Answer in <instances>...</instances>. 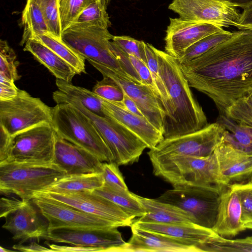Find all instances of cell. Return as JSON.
<instances>
[{
  "label": "cell",
  "mask_w": 252,
  "mask_h": 252,
  "mask_svg": "<svg viewBox=\"0 0 252 252\" xmlns=\"http://www.w3.org/2000/svg\"><path fill=\"white\" fill-rule=\"evenodd\" d=\"M180 64L189 87L207 95L220 114L225 115L231 105L252 90V31L234 32L227 40Z\"/></svg>",
  "instance_id": "cell-1"
},
{
  "label": "cell",
  "mask_w": 252,
  "mask_h": 252,
  "mask_svg": "<svg viewBox=\"0 0 252 252\" xmlns=\"http://www.w3.org/2000/svg\"><path fill=\"white\" fill-rule=\"evenodd\" d=\"M159 73L170 96L172 114L166 122L164 138L199 130L208 125L202 107L195 99L178 59L155 48Z\"/></svg>",
  "instance_id": "cell-2"
},
{
  "label": "cell",
  "mask_w": 252,
  "mask_h": 252,
  "mask_svg": "<svg viewBox=\"0 0 252 252\" xmlns=\"http://www.w3.org/2000/svg\"><path fill=\"white\" fill-rule=\"evenodd\" d=\"M153 172L174 188L201 187L221 190L230 184L221 174L215 154L203 157L148 154Z\"/></svg>",
  "instance_id": "cell-3"
},
{
  "label": "cell",
  "mask_w": 252,
  "mask_h": 252,
  "mask_svg": "<svg viewBox=\"0 0 252 252\" xmlns=\"http://www.w3.org/2000/svg\"><path fill=\"white\" fill-rule=\"evenodd\" d=\"M52 125L57 135L89 151L101 162L114 161L113 154L93 122L71 104L63 102L52 107Z\"/></svg>",
  "instance_id": "cell-4"
},
{
  "label": "cell",
  "mask_w": 252,
  "mask_h": 252,
  "mask_svg": "<svg viewBox=\"0 0 252 252\" xmlns=\"http://www.w3.org/2000/svg\"><path fill=\"white\" fill-rule=\"evenodd\" d=\"M53 98L56 104L63 102L71 104L93 122L113 154V162L118 166L137 162L147 148L141 139L119 122L91 112L78 100L59 91L53 93Z\"/></svg>",
  "instance_id": "cell-5"
},
{
  "label": "cell",
  "mask_w": 252,
  "mask_h": 252,
  "mask_svg": "<svg viewBox=\"0 0 252 252\" xmlns=\"http://www.w3.org/2000/svg\"><path fill=\"white\" fill-rule=\"evenodd\" d=\"M67 175L57 165L6 162L0 163V192L15 194L24 201H31L59 179Z\"/></svg>",
  "instance_id": "cell-6"
},
{
  "label": "cell",
  "mask_w": 252,
  "mask_h": 252,
  "mask_svg": "<svg viewBox=\"0 0 252 252\" xmlns=\"http://www.w3.org/2000/svg\"><path fill=\"white\" fill-rule=\"evenodd\" d=\"M223 190L218 188L175 187L157 199L183 210L190 216L195 224L212 229L217 219L220 194Z\"/></svg>",
  "instance_id": "cell-7"
},
{
  "label": "cell",
  "mask_w": 252,
  "mask_h": 252,
  "mask_svg": "<svg viewBox=\"0 0 252 252\" xmlns=\"http://www.w3.org/2000/svg\"><path fill=\"white\" fill-rule=\"evenodd\" d=\"M113 36L106 28L72 24L63 32L62 38L88 61H94L126 75L110 49Z\"/></svg>",
  "instance_id": "cell-8"
},
{
  "label": "cell",
  "mask_w": 252,
  "mask_h": 252,
  "mask_svg": "<svg viewBox=\"0 0 252 252\" xmlns=\"http://www.w3.org/2000/svg\"><path fill=\"white\" fill-rule=\"evenodd\" d=\"M52 124V108L19 89L12 99L0 101V126L11 136L43 124Z\"/></svg>",
  "instance_id": "cell-9"
},
{
  "label": "cell",
  "mask_w": 252,
  "mask_h": 252,
  "mask_svg": "<svg viewBox=\"0 0 252 252\" xmlns=\"http://www.w3.org/2000/svg\"><path fill=\"white\" fill-rule=\"evenodd\" d=\"M56 137V132L50 124H41L18 133L11 136L6 162L52 163Z\"/></svg>",
  "instance_id": "cell-10"
},
{
  "label": "cell",
  "mask_w": 252,
  "mask_h": 252,
  "mask_svg": "<svg viewBox=\"0 0 252 252\" xmlns=\"http://www.w3.org/2000/svg\"><path fill=\"white\" fill-rule=\"evenodd\" d=\"M88 62L103 76L111 78L120 86L135 101L146 119L164 134L166 113L158 94L147 85L137 83L112 68L94 61Z\"/></svg>",
  "instance_id": "cell-11"
},
{
  "label": "cell",
  "mask_w": 252,
  "mask_h": 252,
  "mask_svg": "<svg viewBox=\"0 0 252 252\" xmlns=\"http://www.w3.org/2000/svg\"><path fill=\"white\" fill-rule=\"evenodd\" d=\"M222 135V128L215 122L193 132L164 138L148 154L207 157L214 153Z\"/></svg>",
  "instance_id": "cell-12"
},
{
  "label": "cell",
  "mask_w": 252,
  "mask_h": 252,
  "mask_svg": "<svg viewBox=\"0 0 252 252\" xmlns=\"http://www.w3.org/2000/svg\"><path fill=\"white\" fill-rule=\"evenodd\" d=\"M168 8L184 19L222 28L236 27L241 17L235 7L220 0H172Z\"/></svg>",
  "instance_id": "cell-13"
},
{
  "label": "cell",
  "mask_w": 252,
  "mask_h": 252,
  "mask_svg": "<svg viewBox=\"0 0 252 252\" xmlns=\"http://www.w3.org/2000/svg\"><path fill=\"white\" fill-rule=\"evenodd\" d=\"M48 221V230L62 227H119L115 223L36 193L31 200Z\"/></svg>",
  "instance_id": "cell-14"
},
{
  "label": "cell",
  "mask_w": 252,
  "mask_h": 252,
  "mask_svg": "<svg viewBox=\"0 0 252 252\" xmlns=\"http://www.w3.org/2000/svg\"><path fill=\"white\" fill-rule=\"evenodd\" d=\"M118 227H62L48 230L43 239L72 246L112 252L126 243Z\"/></svg>",
  "instance_id": "cell-15"
},
{
  "label": "cell",
  "mask_w": 252,
  "mask_h": 252,
  "mask_svg": "<svg viewBox=\"0 0 252 252\" xmlns=\"http://www.w3.org/2000/svg\"><path fill=\"white\" fill-rule=\"evenodd\" d=\"M36 193L109 220L117 224L119 227L130 226L134 219L118 205L93 191L68 193L41 191Z\"/></svg>",
  "instance_id": "cell-16"
},
{
  "label": "cell",
  "mask_w": 252,
  "mask_h": 252,
  "mask_svg": "<svg viewBox=\"0 0 252 252\" xmlns=\"http://www.w3.org/2000/svg\"><path fill=\"white\" fill-rule=\"evenodd\" d=\"M224 29L220 27L179 18H169L165 31V52L179 59L191 45L214 33Z\"/></svg>",
  "instance_id": "cell-17"
},
{
  "label": "cell",
  "mask_w": 252,
  "mask_h": 252,
  "mask_svg": "<svg viewBox=\"0 0 252 252\" xmlns=\"http://www.w3.org/2000/svg\"><path fill=\"white\" fill-rule=\"evenodd\" d=\"M53 163L67 175L101 173L103 162L89 151L56 134Z\"/></svg>",
  "instance_id": "cell-18"
},
{
  "label": "cell",
  "mask_w": 252,
  "mask_h": 252,
  "mask_svg": "<svg viewBox=\"0 0 252 252\" xmlns=\"http://www.w3.org/2000/svg\"><path fill=\"white\" fill-rule=\"evenodd\" d=\"M4 218L5 222L2 228L12 235L13 240L19 241V244L29 240L43 239L48 231V224L43 223L30 201H25Z\"/></svg>",
  "instance_id": "cell-19"
},
{
  "label": "cell",
  "mask_w": 252,
  "mask_h": 252,
  "mask_svg": "<svg viewBox=\"0 0 252 252\" xmlns=\"http://www.w3.org/2000/svg\"><path fill=\"white\" fill-rule=\"evenodd\" d=\"M130 227L132 235L129 241L112 252H199L195 246L184 242L132 224Z\"/></svg>",
  "instance_id": "cell-20"
},
{
  "label": "cell",
  "mask_w": 252,
  "mask_h": 252,
  "mask_svg": "<svg viewBox=\"0 0 252 252\" xmlns=\"http://www.w3.org/2000/svg\"><path fill=\"white\" fill-rule=\"evenodd\" d=\"M214 153L221 174L230 184L252 179V152L239 149L222 138Z\"/></svg>",
  "instance_id": "cell-21"
},
{
  "label": "cell",
  "mask_w": 252,
  "mask_h": 252,
  "mask_svg": "<svg viewBox=\"0 0 252 252\" xmlns=\"http://www.w3.org/2000/svg\"><path fill=\"white\" fill-rule=\"evenodd\" d=\"M105 116L111 118L125 126L152 149L164 139L163 133L145 117L135 115L117 103L101 98Z\"/></svg>",
  "instance_id": "cell-22"
},
{
  "label": "cell",
  "mask_w": 252,
  "mask_h": 252,
  "mask_svg": "<svg viewBox=\"0 0 252 252\" xmlns=\"http://www.w3.org/2000/svg\"><path fill=\"white\" fill-rule=\"evenodd\" d=\"M239 196L230 186L221 193L215 224L212 230L222 237H234L246 229L242 220Z\"/></svg>",
  "instance_id": "cell-23"
},
{
  "label": "cell",
  "mask_w": 252,
  "mask_h": 252,
  "mask_svg": "<svg viewBox=\"0 0 252 252\" xmlns=\"http://www.w3.org/2000/svg\"><path fill=\"white\" fill-rule=\"evenodd\" d=\"M132 225L165 235L195 247L217 234L211 229L193 223L146 222L135 220L133 222Z\"/></svg>",
  "instance_id": "cell-24"
},
{
  "label": "cell",
  "mask_w": 252,
  "mask_h": 252,
  "mask_svg": "<svg viewBox=\"0 0 252 252\" xmlns=\"http://www.w3.org/2000/svg\"><path fill=\"white\" fill-rule=\"evenodd\" d=\"M24 45V51L31 53L56 79L71 82L73 78L78 74L69 63L36 39L31 38Z\"/></svg>",
  "instance_id": "cell-25"
},
{
  "label": "cell",
  "mask_w": 252,
  "mask_h": 252,
  "mask_svg": "<svg viewBox=\"0 0 252 252\" xmlns=\"http://www.w3.org/2000/svg\"><path fill=\"white\" fill-rule=\"evenodd\" d=\"M136 196L146 214L136 220L140 222L194 224L190 216L183 210L156 199Z\"/></svg>",
  "instance_id": "cell-26"
},
{
  "label": "cell",
  "mask_w": 252,
  "mask_h": 252,
  "mask_svg": "<svg viewBox=\"0 0 252 252\" xmlns=\"http://www.w3.org/2000/svg\"><path fill=\"white\" fill-rule=\"evenodd\" d=\"M103 185L101 173L66 175L42 191L68 193L86 190L94 191Z\"/></svg>",
  "instance_id": "cell-27"
},
{
  "label": "cell",
  "mask_w": 252,
  "mask_h": 252,
  "mask_svg": "<svg viewBox=\"0 0 252 252\" xmlns=\"http://www.w3.org/2000/svg\"><path fill=\"white\" fill-rule=\"evenodd\" d=\"M39 41L69 63L78 74L86 73L85 59L67 44L61 37L47 32L35 34L31 38Z\"/></svg>",
  "instance_id": "cell-28"
},
{
  "label": "cell",
  "mask_w": 252,
  "mask_h": 252,
  "mask_svg": "<svg viewBox=\"0 0 252 252\" xmlns=\"http://www.w3.org/2000/svg\"><path fill=\"white\" fill-rule=\"evenodd\" d=\"M222 128V139L234 146L252 152V127L220 114L216 121Z\"/></svg>",
  "instance_id": "cell-29"
},
{
  "label": "cell",
  "mask_w": 252,
  "mask_h": 252,
  "mask_svg": "<svg viewBox=\"0 0 252 252\" xmlns=\"http://www.w3.org/2000/svg\"><path fill=\"white\" fill-rule=\"evenodd\" d=\"M21 24L23 27L21 46L25 45L35 34L49 32L37 0H27L22 13Z\"/></svg>",
  "instance_id": "cell-30"
},
{
  "label": "cell",
  "mask_w": 252,
  "mask_h": 252,
  "mask_svg": "<svg viewBox=\"0 0 252 252\" xmlns=\"http://www.w3.org/2000/svg\"><path fill=\"white\" fill-rule=\"evenodd\" d=\"M93 191L110 200L134 218L146 214L136 194L128 190L118 189L103 185Z\"/></svg>",
  "instance_id": "cell-31"
},
{
  "label": "cell",
  "mask_w": 252,
  "mask_h": 252,
  "mask_svg": "<svg viewBox=\"0 0 252 252\" xmlns=\"http://www.w3.org/2000/svg\"><path fill=\"white\" fill-rule=\"evenodd\" d=\"M56 84L58 91L67 96L79 101L89 110L100 116H105L100 97L86 88L73 85L56 79Z\"/></svg>",
  "instance_id": "cell-32"
},
{
  "label": "cell",
  "mask_w": 252,
  "mask_h": 252,
  "mask_svg": "<svg viewBox=\"0 0 252 252\" xmlns=\"http://www.w3.org/2000/svg\"><path fill=\"white\" fill-rule=\"evenodd\" d=\"M196 247L199 252H252V236L231 240L216 234Z\"/></svg>",
  "instance_id": "cell-33"
},
{
  "label": "cell",
  "mask_w": 252,
  "mask_h": 252,
  "mask_svg": "<svg viewBox=\"0 0 252 252\" xmlns=\"http://www.w3.org/2000/svg\"><path fill=\"white\" fill-rule=\"evenodd\" d=\"M155 48L156 47L152 44L145 42V51L147 66L151 72L152 78L166 112V123L172 116V107L169 95L159 73L158 63Z\"/></svg>",
  "instance_id": "cell-34"
},
{
  "label": "cell",
  "mask_w": 252,
  "mask_h": 252,
  "mask_svg": "<svg viewBox=\"0 0 252 252\" xmlns=\"http://www.w3.org/2000/svg\"><path fill=\"white\" fill-rule=\"evenodd\" d=\"M107 6L104 0H97L92 3L83 10L72 24L108 29L112 24L107 12Z\"/></svg>",
  "instance_id": "cell-35"
},
{
  "label": "cell",
  "mask_w": 252,
  "mask_h": 252,
  "mask_svg": "<svg viewBox=\"0 0 252 252\" xmlns=\"http://www.w3.org/2000/svg\"><path fill=\"white\" fill-rule=\"evenodd\" d=\"M233 33L223 30L206 36L189 47L178 60L181 63L192 60L227 40Z\"/></svg>",
  "instance_id": "cell-36"
},
{
  "label": "cell",
  "mask_w": 252,
  "mask_h": 252,
  "mask_svg": "<svg viewBox=\"0 0 252 252\" xmlns=\"http://www.w3.org/2000/svg\"><path fill=\"white\" fill-rule=\"evenodd\" d=\"M225 116L239 124L252 127V90L231 105Z\"/></svg>",
  "instance_id": "cell-37"
},
{
  "label": "cell",
  "mask_w": 252,
  "mask_h": 252,
  "mask_svg": "<svg viewBox=\"0 0 252 252\" xmlns=\"http://www.w3.org/2000/svg\"><path fill=\"white\" fill-rule=\"evenodd\" d=\"M97 0H59L62 31L70 26L80 14Z\"/></svg>",
  "instance_id": "cell-38"
},
{
  "label": "cell",
  "mask_w": 252,
  "mask_h": 252,
  "mask_svg": "<svg viewBox=\"0 0 252 252\" xmlns=\"http://www.w3.org/2000/svg\"><path fill=\"white\" fill-rule=\"evenodd\" d=\"M14 50L6 40H0V75L15 82L19 80L17 67L19 63L16 60Z\"/></svg>",
  "instance_id": "cell-39"
},
{
  "label": "cell",
  "mask_w": 252,
  "mask_h": 252,
  "mask_svg": "<svg viewBox=\"0 0 252 252\" xmlns=\"http://www.w3.org/2000/svg\"><path fill=\"white\" fill-rule=\"evenodd\" d=\"M49 32L62 38L59 0H37Z\"/></svg>",
  "instance_id": "cell-40"
},
{
  "label": "cell",
  "mask_w": 252,
  "mask_h": 252,
  "mask_svg": "<svg viewBox=\"0 0 252 252\" xmlns=\"http://www.w3.org/2000/svg\"><path fill=\"white\" fill-rule=\"evenodd\" d=\"M93 87L92 92L98 96L108 101L123 103L124 93L123 90L111 78L103 76Z\"/></svg>",
  "instance_id": "cell-41"
},
{
  "label": "cell",
  "mask_w": 252,
  "mask_h": 252,
  "mask_svg": "<svg viewBox=\"0 0 252 252\" xmlns=\"http://www.w3.org/2000/svg\"><path fill=\"white\" fill-rule=\"evenodd\" d=\"M230 186L237 193L242 206V220L243 223L252 221V179Z\"/></svg>",
  "instance_id": "cell-42"
},
{
  "label": "cell",
  "mask_w": 252,
  "mask_h": 252,
  "mask_svg": "<svg viewBox=\"0 0 252 252\" xmlns=\"http://www.w3.org/2000/svg\"><path fill=\"white\" fill-rule=\"evenodd\" d=\"M112 40L124 51L135 56L147 65L144 41L126 35H114Z\"/></svg>",
  "instance_id": "cell-43"
},
{
  "label": "cell",
  "mask_w": 252,
  "mask_h": 252,
  "mask_svg": "<svg viewBox=\"0 0 252 252\" xmlns=\"http://www.w3.org/2000/svg\"><path fill=\"white\" fill-rule=\"evenodd\" d=\"M104 185L107 187L122 190H128L118 165L114 162L102 163L101 172Z\"/></svg>",
  "instance_id": "cell-44"
},
{
  "label": "cell",
  "mask_w": 252,
  "mask_h": 252,
  "mask_svg": "<svg viewBox=\"0 0 252 252\" xmlns=\"http://www.w3.org/2000/svg\"><path fill=\"white\" fill-rule=\"evenodd\" d=\"M110 45L111 51L126 75L135 82L139 84H143L138 73L132 64L128 54L122 50L113 41H111Z\"/></svg>",
  "instance_id": "cell-45"
},
{
  "label": "cell",
  "mask_w": 252,
  "mask_h": 252,
  "mask_svg": "<svg viewBox=\"0 0 252 252\" xmlns=\"http://www.w3.org/2000/svg\"><path fill=\"white\" fill-rule=\"evenodd\" d=\"M128 56L132 64L140 78L142 83L149 86L155 93L159 95L147 65L135 56L129 54Z\"/></svg>",
  "instance_id": "cell-46"
},
{
  "label": "cell",
  "mask_w": 252,
  "mask_h": 252,
  "mask_svg": "<svg viewBox=\"0 0 252 252\" xmlns=\"http://www.w3.org/2000/svg\"><path fill=\"white\" fill-rule=\"evenodd\" d=\"M15 81L0 75V101L12 99L18 94L19 89Z\"/></svg>",
  "instance_id": "cell-47"
},
{
  "label": "cell",
  "mask_w": 252,
  "mask_h": 252,
  "mask_svg": "<svg viewBox=\"0 0 252 252\" xmlns=\"http://www.w3.org/2000/svg\"><path fill=\"white\" fill-rule=\"evenodd\" d=\"M0 163H2L8 159L11 136L0 126Z\"/></svg>",
  "instance_id": "cell-48"
},
{
  "label": "cell",
  "mask_w": 252,
  "mask_h": 252,
  "mask_svg": "<svg viewBox=\"0 0 252 252\" xmlns=\"http://www.w3.org/2000/svg\"><path fill=\"white\" fill-rule=\"evenodd\" d=\"M24 202L22 199L1 197L0 200V217L4 218L9 213L19 207Z\"/></svg>",
  "instance_id": "cell-49"
},
{
  "label": "cell",
  "mask_w": 252,
  "mask_h": 252,
  "mask_svg": "<svg viewBox=\"0 0 252 252\" xmlns=\"http://www.w3.org/2000/svg\"><path fill=\"white\" fill-rule=\"evenodd\" d=\"M49 248L52 249L53 252H100V250L97 248L93 247H85L76 246H61L56 244H51L48 242H45Z\"/></svg>",
  "instance_id": "cell-50"
},
{
  "label": "cell",
  "mask_w": 252,
  "mask_h": 252,
  "mask_svg": "<svg viewBox=\"0 0 252 252\" xmlns=\"http://www.w3.org/2000/svg\"><path fill=\"white\" fill-rule=\"evenodd\" d=\"M12 248L15 250L24 252H53L50 248L43 247L36 242H32L27 245L19 243L13 245Z\"/></svg>",
  "instance_id": "cell-51"
},
{
  "label": "cell",
  "mask_w": 252,
  "mask_h": 252,
  "mask_svg": "<svg viewBox=\"0 0 252 252\" xmlns=\"http://www.w3.org/2000/svg\"><path fill=\"white\" fill-rule=\"evenodd\" d=\"M123 102L124 104V108L128 111L135 115L145 117L144 114L139 109L135 101L125 93Z\"/></svg>",
  "instance_id": "cell-52"
},
{
  "label": "cell",
  "mask_w": 252,
  "mask_h": 252,
  "mask_svg": "<svg viewBox=\"0 0 252 252\" xmlns=\"http://www.w3.org/2000/svg\"><path fill=\"white\" fill-rule=\"evenodd\" d=\"M250 25H252V5L244 9L241 13L240 19L236 27Z\"/></svg>",
  "instance_id": "cell-53"
},
{
  "label": "cell",
  "mask_w": 252,
  "mask_h": 252,
  "mask_svg": "<svg viewBox=\"0 0 252 252\" xmlns=\"http://www.w3.org/2000/svg\"><path fill=\"white\" fill-rule=\"evenodd\" d=\"M234 7L245 9L252 5V0H220Z\"/></svg>",
  "instance_id": "cell-54"
},
{
  "label": "cell",
  "mask_w": 252,
  "mask_h": 252,
  "mask_svg": "<svg viewBox=\"0 0 252 252\" xmlns=\"http://www.w3.org/2000/svg\"><path fill=\"white\" fill-rule=\"evenodd\" d=\"M237 28L240 30H248L252 31V25L238 26Z\"/></svg>",
  "instance_id": "cell-55"
},
{
  "label": "cell",
  "mask_w": 252,
  "mask_h": 252,
  "mask_svg": "<svg viewBox=\"0 0 252 252\" xmlns=\"http://www.w3.org/2000/svg\"><path fill=\"white\" fill-rule=\"evenodd\" d=\"M0 252H13L12 250H10L7 249L6 248H3L2 247H0Z\"/></svg>",
  "instance_id": "cell-56"
},
{
  "label": "cell",
  "mask_w": 252,
  "mask_h": 252,
  "mask_svg": "<svg viewBox=\"0 0 252 252\" xmlns=\"http://www.w3.org/2000/svg\"><path fill=\"white\" fill-rule=\"evenodd\" d=\"M104 0L107 5L110 3V2L111 1V0Z\"/></svg>",
  "instance_id": "cell-57"
}]
</instances>
